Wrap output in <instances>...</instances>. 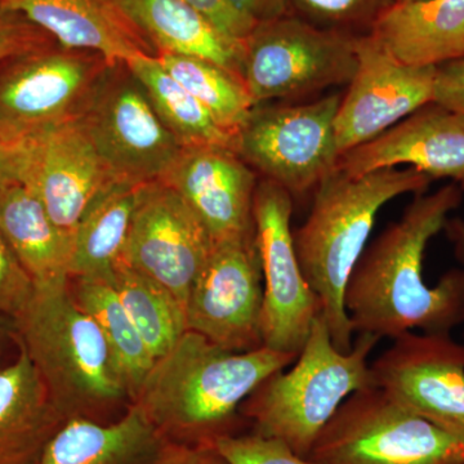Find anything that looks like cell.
Segmentation results:
<instances>
[{
  "label": "cell",
  "mask_w": 464,
  "mask_h": 464,
  "mask_svg": "<svg viewBox=\"0 0 464 464\" xmlns=\"http://www.w3.org/2000/svg\"><path fill=\"white\" fill-rule=\"evenodd\" d=\"M456 183L415 195L398 221L365 248L344 292V307L355 334L391 341L405 333L450 334L464 319V273L448 271L436 285L424 280L430 241L444 231L460 206Z\"/></svg>",
  "instance_id": "obj_1"
},
{
  "label": "cell",
  "mask_w": 464,
  "mask_h": 464,
  "mask_svg": "<svg viewBox=\"0 0 464 464\" xmlns=\"http://www.w3.org/2000/svg\"><path fill=\"white\" fill-rule=\"evenodd\" d=\"M298 355L265 346L232 353L188 331L169 353L155 360L130 404L166 441L216 447L221 439L246 433L248 423L241 417V404Z\"/></svg>",
  "instance_id": "obj_2"
},
{
  "label": "cell",
  "mask_w": 464,
  "mask_h": 464,
  "mask_svg": "<svg viewBox=\"0 0 464 464\" xmlns=\"http://www.w3.org/2000/svg\"><path fill=\"white\" fill-rule=\"evenodd\" d=\"M431 182L414 168H386L362 176L335 169L315 188L310 215L293 231V239L299 266L319 297L333 344L341 353L353 348L355 334L344 292L378 213L401 195L423 194Z\"/></svg>",
  "instance_id": "obj_3"
},
{
  "label": "cell",
  "mask_w": 464,
  "mask_h": 464,
  "mask_svg": "<svg viewBox=\"0 0 464 464\" xmlns=\"http://www.w3.org/2000/svg\"><path fill=\"white\" fill-rule=\"evenodd\" d=\"M14 326V343L25 350L67 420L110 423L112 413L130 404L102 332L75 301L70 282L36 286Z\"/></svg>",
  "instance_id": "obj_4"
},
{
  "label": "cell",
  "mask_w": 464,
  "mask_h": 464,
  "mask_svg": "<svg viewBox=\"0 0 464 464\" xmlns=\"http://www.w3.org/2000/svg\"><path fill=\"white\" fill-rule=\"evenodd\" d=\"M380 338L357 334L348 353L333 344L322 314L295 362L275 372L240 406L249 432L276 439L307 458L335 411L359 391L375 386L369 357Z\"/></svg>",
  "instance_id": "obj_5"
},
{
  "label": "cell",
  "mask_w": 464,
  "mask_h": 464,
  "mask_svg": "<svg viewBox=\"0 0 464 464\" xmlns=\"http://www.w3.org/2000/svg\"><path fill=\"white\" fill-rule=\"evenodd\" d=\"M307 459L314 464H464V447L373 387L344 400Z\"/></svg>",
  "instance_id": "obj_6"
},
{
  "label": "cell",
  "mask_w": 464,
  "mask_h": 464,
  "mask_svg": "<svg viewBox=\"0 0 464 464\" xmlns=\"http://www.w3.org/2000/svg\"><path fill=\"white\" fill-rule=\"evenodd\" d=\"M357 36L289 14L258 23L244 42L243 60L256 105L348 85L356 72Z\"/></svg>",
  "instance_id": "obj_7"
},
{
  "label": "cell",
  "mask_w": 464,
  "mask_h": 464,
  "mask_svg": "<svg viewBox=\"0 0 464 464\" xmlns=\"http://www.w3.org/2000/svg\"><path fill=\"white\" fill-rule=\"evenodd\" d=\"M79 119L115 181H160L182 150L127 63H110Z\"/></svg>",
  "instance_id": "obj_8"
},
{
  "label": "cell",
  "mask_w": 464,
  "mask_h": 464,
  "mask_svg": "<svg viewBox=\"0 0 464 464\" xmlns=\"http://www.w3.org/2000/svg\"><path fill=\"white\" fill-rule=\"evenodd\" d=\"M341 94L307 103H259L237 136V154L293 198L315 190L340 160L335 116Z\"/></svg>",
  "instance_id": "obj_9"
},
{
  "label": "cell",
  "mask_w": 464,
  "mask_h": 464,
  "mask_svg": "<svg viewBox=\"0 0 464 464\" xmlns=\"http://www.w3.org/2000/svg\"><path fill=\"white\" fill-rule=\"evenodd\" d=\"M110 63L57 44L0 61V128L33 140L82 115Z\"/></svg>",
  "instance_id": "obj_10"
},
{
  "label": "cell",
  "mask_w": 464,
  "mask_h": 464,
  "mask_svg": "<svg viewBox=\"0 0 464 464\" xmlns=\"http://www.w3.org/2000/svg\"><path fill=\"white\" fill-rule=\"evenodd\" d=\"M292 213V195L276 183L259 179L253 219L264 277L262 340L271 350L298 355L322 304L299 266Z\"/></svg>",
  "instance_id": "obj_11"
},
{
  "label": "cell",
  "mask_w": 464,
  "mask_h": 464,
  "mask_svg": "<svg viewBox=\"0 0 464 464\" xmlns=\"http://www.w3.org/2000/svg\"><path fill=\"white\" fill-rule=\"evenodd\" d=\"M264 277L256 231L215 241L186 302L188 331L232 353L264 347Z\"/></svg>",
  "instance_id": "obj_12"
},
{
  "label": "cell",
  "mask_w": 464,
  "mask_h": 464,
  "mask_svg": "<svg viewBox=\"0 0 464 464\" xmlns=\"http://www.w3.org/2000/svg\"><path fill=\"white\" fill-rule=\"evenodd\" d=\"M375 386L464 447V344L409 332L372 362Z\"/></svg>",
  "instance_id": "obj_13"
},
{
  "label": "cell",
  "mask_w": 464,
  "mask_h": 464,
  "mask_svg": "<svg viewBox=\"0 0 464 464\" xmlns=\"http://www.w3.org/2000/svg\"><path fill=\"white\" fill-rule=\"evenodd\" d=\"M213 246L207 226L179 192L161 181L140 186L121 257L124 264L166 286L186 308Z\"/></svg>",
  "instance_id": "obj_14"
},
{
  "label": "cell",
  "mask_w": 464,
  "mask_h": 464,
  "mask_svg": "<svg viewBox=\"0 0 464 464\" xmlns=\"http://www.w3.org/2000/svg\"><path fill=\"white\" fill-rule=\"evenodd\" d=\"M355 75L335 116L340 154L377 139L433 101L436 67L400 63L372 34L357 36Z\"/></svg>",
  "instance_id": "obj_15"
},
{
  "label": "cell",
  "mask_w": 464,
  "mask_h": 464,
  "mask_svg": "<svg viewBox=\"0 0 464 464\" xmlns=\"http://www.w3.org/2000/svg\"><path fill=\"white\" fill-rule=\"evenodd\" d=\"M114 181L79 118L34 139L23 179L57 227L72 237L85 209Z\"/></svg>",
  "instance_id": "obj_16"
},
{
  "label": "cell",
  "mask_w": 464,
  "mask_h": 464,
  "mask_svg": "<svg viewBox=\"0 0 464 464\" xmlns=\"http://www.w3.org/2000/svg\"><path fill=\"white\" fill-rule=\"evenodd\" d=\"M409 166L464 191V115L430 102L377 139L344 152L337 169L351 174Z\"/></svg>",
  "instance_id": "obj_17"
},
{
  "label": "cell",
  "mask_w": 464,
  "mask_h": 464,
  "mask_svg": "<svg viewBox=\"0 0 464 464\" xmlns=\"http://www.w3.org/2000/svg\"><path fill=\"white\" fill-rule=\"evenodd\" d=\"M160 181L188 201L213 240L235 239L256 231L253 201L257 173L234 150L182 148Z\"/></svg>",
  "instance_id": "obj_18"
},
{
  "label": "cell",
  "mask_w": 464,
  "mask_h": 464,
  "mask_svg": "<svg viewBox=\"0 0 464 464\" xmlns=\"http://www.w3.org/2000/svg\"><path fill=\"white\" fill-rule=\"evenodd\" d=\"M65 48L93 51L110 63L158 57L115 0H5Z\"/></svg>",
  "instance_id": "obj_19"
},
{
  "label": "cell",
  "mask_w": 464,
  "mask_h": 464,
  "mask_svg": "<svg viewBox=\"0 0 464 464\" xmlns=\"http://www.w3.org/2000/svg\"><path fill=\"white\" fill-rule=\"evenodd\" d=\"M369 34L406 65L464 60V0L395 3Z\"/></svg>",
  "instance_id": "obj_20"
},
{
  "label": "cell",
  "mask_w": 464,
  "mask_h": 464,
  "mask_svg": "<svg viewBox=\"0 0 464 464\" xmlns=\"http://www.w3.org/2000/svg\"><path fill=\"white\" fill-rule=\"evenodd\" d=\"M166 440L134 404L110 423L67 420L33 464H158Z\"/></svg>",
  "instance_id": "obj_21"
},
{
  "label": "cell",
  "mask_w": 464,
  "mask_h": 464,
  "mask_svg": "<svg viewBox=\"0 0 464 464\" xmlns=\"http://www.w3.org/2000/svg\"><path fill=\"white\" fill-rule=\"evenodd\" d=\"M0 369V464H33L67 422L23 347Z\"/></svg>",
  "instance_id": "obj_22"
},
{
  "label": "cell",
  "mask_w": 464,
  "mask_h": 464,
  "mask_svg": "<svg viewBox=\"0 0 464 464\" xmlns=\"http://www.w3.org/2000/svg\"><path fill=\"white\" fill-rule=\"evenodd\" d=\"M115 3L154 45L158 54L203 58L243 78V43L226 36L183 0Z\"/></svg>",
  "instance_id": "obj_23"
},
{
  "label": "cell",
  "mask_w": 464,
  "mask_h": 464,
  "mask_svg": "<svg viewBox=\"0 0 464 464\" xmlns=\"http://www.w3.org/2000/svg\"><path fill=\"white\" fill-rule=\"evenodd\" d=\"M0 230L35 288L70 282L72 237L57 227L23 182L0 190Z\"/></svg>",
  "instance_id": "obj_24"
},
{
  "label": "cell",
  "mask_w": 464,
  "mask_h": 464,
  "mask_svg": "<svg viewBox=\"0 0 464 464\" xmlns=\"http://www.w3.org/2000/svg\"><path fill=\"white\" fill-rule=\"evenodd\" d=\"M140 186L111 182L85 209L72 237L70 280L108 282L123 255Z\"/></svg>",
  "instance_id": "obj_25"
},
{
  "label": "cell",
  "mask_w": 464,
  "mask_h": 464,
  "mask_svg": "<svg viewBox=\"0 0 464 464\" xmlns=\"http://www.w3.org/2000/svg\"><path fill=\"white\" fill-rule=\"evenodd\" d=\"M128 65L148 91L159 118L182 148L217 146L237 151V136L225 130L199 101L161 66L157 57H139Z\"/></svg>",
  "instance_id": "obj_26"
},
{
  "label": "cell",
  "mask_w": 464,
  "mask_h": 464,
  "mask_svg": "<svg viewBox=\"0 0 464 464\" xmlns=\"http://www.w3.org/2000/svg\"><path fill=\"white\" fill-rule=\"evenodd\" d=\"M106 283L115 290L155 360L169 353L188 332L185 307L157 280L119 259Z\"/></svg>",
  "instance_id": "obj_27"
},
{
  "label": "cell",
  "mask_w": 464,
  "mask_h": 464,
  "mask_svg": "<svg viewBox=\"0 0 464 464\" xmlns=\"http://www.w3.org/2000/svg\"><path fill=\"white\" fill-rule=\"evenodd\" d=\"M70 289L79 306L83 308L102 332L132 402L150 369L154 365V356L109 283L93 279H72Z\"/></svg>",
  "instance_id": "obj_28"
},
{
  "label": "cell",
  "mask_w": 464,
  "mask_h": 464,
  "mask_svg": "<svg viewBox=\"0 0 464 464\" xmlns=\"http://www.w3.org/2000/svg\"><path fill=\"white\" fill-rule=\"evenodd\" d=\"M159 63L225 130L239 136L256 102L241 76L203 58L159 53Z\"/></svg>",
  "instance_id": "obj_29"
},
{
  "label": "cell",
  "mask_w": 464,
  "mask_h": 464,
  "mask_svg": "<svg viewBox=\"0 0 464 464\" xmlns=\"http://www.w3.org/2000/svg\"><path fill=\"white\" fill-rule=\"evenodd\" d=\"M396 0H289V14L323 29L369 34Z\"/></svg>",
  "instance_id": "obj_30"
},
{
  "label": "cell",
  "mask_w": 464,
  "mask_h": 464,
  "mask_svg": "<svg viewBox=\"0 0 464 464\" xmlns=\"http://www.w3.org/2000/svg\"><path fill=\"white\" fill-rule=\"evenodd\" d=\"M216 448L228 464H314L297 456L280 440L252 432L221 439Z\"/></svg>",
  "instance_id": "obj_31"
},
{
  "label": "cell",
  "mask_w": 464,
  "mask_h": 464,
  "mask_svg": "<svg viewBox=\"0 0 464 464\" xmlns=\"http://www.w3.org/2000/svg\"><path fill=\"white\" fill-rule=\"evenodd\" d=\"M35 293V284L0 230V315L16 320Z\"/></svg>",
  "instance_id": "obj_32"
},
{
  "label": "cell",
  "mask_w": 464,
  "mask_h": 464,
  "mask_svg": "<svg viewBox=\"0 0 464 464\" xmlns=\"http://www.w3.org/2000/svg\"><path fill=\"white\" fill-rule=\"evenodd\" d=\"M53 38L16 9L0 5V61L54 47Z\"/></svg>",
  "instance_id": "obj_33"
},
{
  "label": "cell",
  "mask_w": 464,
  "mask_h": 464,
  "mask_svg": "<svg viewBox=\"0 0 464 464\" xmlns=\"http://www.w3.org/2000/svg\"><path fill=\"white\" fill-rule=\"evenodd\" d=\"M228 38L243 43L257 26L258 21L240 11L232 0H183Z\"/></svg>",
  "instance_id": "obj_34"
},
{
  "label": "cell",
  "mask_w": 464,
  "mask_h": 464,
  "mask_svg": "<svg viewBox=\"0 0 464 464\" xmlns=\"http://www.w3.org/2000/svg\"><path fill=\"white\" fill-rule=\"evenodd\" d=\"M33 140L20 139L0 128V190L14 182H23Z\"/></svg>",
  "instance_id": "obj_35"
},
{
  "label": "cell",
  "mask_w": 464,
  "mask_h": 464,
  "mask_svg": "<svg viewBox=\"0 0 464 464\" xmlns=\"http://www.w3.org/2000/svg\"><path fill=\"white\" fill-rule=\"evenodd\" d=\"M433 102L464 115V60L436 67Z\"/></svg>",
  "instance_id": "obj_36"
},
{
  "label": "cell",
  "mask_w": 464,
  "mask_h": 464,
  "mask_svg": "<svg viewBox=\"0 0 464 464\" xmlns=\"http://www.w3.org/2000/svg\"><path fill=\"white\" fill-rule=\"evenodd\" d=\"M158 464H228L216 447H190L166 442Z\"/></svg>",
  "instance_id": "obj_37"
},
{
  "label": "cell",
  "mask_w": 464,
  "mask_h": 464,
  "mask_svg": "<svg viewBox=\"0 0 464 464\" xmlns=\"http://www.w3.org/2000/svg\"><path fill=\"white\" fill-rule=\"evenodd\" d=\"M232 3L258 23L289 14V0H232Z\"/></svg>",
  "instance_id": "obj_38"
},
{
  "label": "cell",
  "mask_w": 464,
  "mask_h": 464,
  "mask_svg": "<svg viewBox=\"0 0 464 464\" xmlns=\"http://www.w3.org/2000/svg\"><path fill=\"white\" fill-rule=\"evenodd\" d=\"M444 231L447 232V237L450 240L451 246H453L454 253H456V257L462 266L464 273V217L449 218Z\"/></svg>",
  "instance_id": "obj_39"
},
{
  "label": "cell",
  "mask_w": 464,
  "mask_h": 464,
  "mask_svg": "<svg viewBox=\"0 0 464 464\" xmlns=\"http://www.w3.org/2000/svg\"><path fill=\"white\" fill-rule=\"evenodd\" d=\"M14 320L7 316L0 315V353H2L3 344L7 338H14Z\"/></svg>",
  "instance_id": "obj_40"
},
{
  "label": "cell",
  "mask_w": 464,
  "mask_h": 464,
  "mask_svg": "<svg viewBox=\"0 0 464 464\" xmlns=\"http://www.w3.org/2000/svg\"><path fill=\"white\" fill-rule=\"evenodd\" d=\"M418 2V0H396V3Z\"/></svg>",
  "instance_id": "obj_41"
},
{
  "label": "cell",
  "mask_w": 464,
  "mask_h": 464,
  "mask_svg": "<svg viewBox=\"0 0 464 464\" xmlns=\"http://www.w3.org/2000/svg\"><path fill=\"white\" fill-rule=\"evenodd\" d=\"M5 0H0V5H5Z\"/></svg>",
  "instance_id": "obj_42"
}]
</instances>
